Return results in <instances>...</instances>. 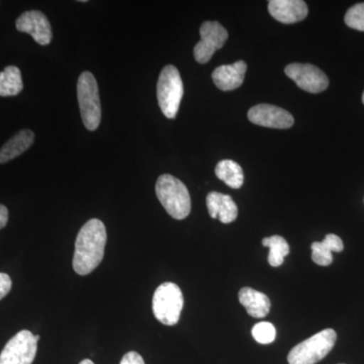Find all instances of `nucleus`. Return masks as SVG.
<instances>
[{
	"label": "nucleus",
	"instance_id": "f257e3e1",
	"mask_svg": "<svg viewBox=\"0 0 364 364\" xmlns=\"http://www.w3.org/2000/svg\"><path fill=\"white\" fill-rule=\"evenodd\" d=\"M107 244V230L100 220L92 219L81 228L75 242L73 268L79 275H87L100 264Z\"/></svg>",
	"mask_w": 364,
	"mask_h": 364
},
{
	"label": "nucleus",
	"instance_id": "f03ea898",
	"mask_svg": "<svg viewBox=\"0 0 364 364\" xmlns=\"http://www.w3.org/2000/svg\"><path fill=\"white\" fill-rule=\"evenodd\" d=\"M156 196L168 215L183 220L191 210V196L183 182L170 174H163L156 182Z\"/></svg>",
	"mask_w": 364,
	"mask_h": 364
},
{
	"label": "nucleus",
	"instance_id": "7ed1b4c3",
	"mask_svg": "<svg viewBox=\"0 0 364 364\" xmlns=\"http://www.w3.org/2000/svg\"><path fill=\"white\" fill-rule=\"evenodd\" d=\"M337 333L325 329L301 342L289 351V364H316L324 359L336 343Z\"/></svg>",
	"mask_w": 364,
	"mask_h": 364
},
{
	"label": "nucleus",
	"instance_id": "20e7f679",
	"mask_svg": "<svg viewBox=\"0 0 364 364\" xmlns=\"http://www.w3.org/2000/svg\"><path fill=\"white\" fill-rule=\"evenodd\" d=\"M77 97L81 117L85 128L95 131L102 119V105L97 79L90 72L85 71L79 76Z\"/></svg>",
	"mask_w": 364,
	"mask_h": 364
},
{
	"label": "nucleus",
	"instance_id": "39448f33",
	"mask_svg": "<svg viewBox=\"0 0 364 364\" xmlns=\"http://www.w3.org/2000/svg\"><path fill=\"white\" fill-rule=\"evenodd\" d=\"M183 92V82L176 67L165 66L157 83L158 105L165 117L168 119L176 117Z\"/></svg>",
	"mask_w": 364,
	"mask_h": 364
},
{
	"label": "nucleus",
	"instance_id": "423d86ee",
	"mask_svg": "<svg viewBox=\"0 0 364 364\" xmlns=\"http://www.w3.org/2000/svg\"><path fill=\"white\" fill-rule=\"evenodd\" d=\"M184 299L181 289L173 282H164L153 296V313L160 323L174 326L178 323Z\"/></svg>",
	"mask_w": 364,
	"mask_h": 364
},
{
	"label": "nucleus",
	"instance_id": "0eeeda50",
	"mask_svg": "<svg viewBox=\"0 0 364 364\" xmlns=\"http://www.w3.org/2000/svg\"><path fill=\"white\" fill-rule=\"evenodd\" d=\"M39 339V335H33L28 330L18 332L0 353V364H32Z\"/></svg>",
	"mask_w": 364,
	"mask_h": 364
},
{
	"label": "nucleus",
	"instance_id": "6e6552de",
	"mask_svg": "<svg viewBox=\"0 0 364 364\" xmlns=\"http://www.w3.org/2000/svg\"><path fill=\"white\" fill-rule=\"evenodd\" d=\"M200 41L193 49L198 63H208L215 51L221 49L228 40V32L219 21H205L200 28Z\"/></svg>",
	"mask_w": 364,
	"mask_h": 364
},
{
	"label": "nucleus",
	"instance_id": "1a4fd4ad",
	"mask_svg": "<svg viewBox=\"0 0 364 364\" xmlns=\"http://www.w3.org/2000/svg\"><path fill=\"white\" fill-rule=\"evenodd\" d=\"M284 73L287 77L294 80L301 90L306 92H322L329 86L327 75L312 64H289L284 69Z\"/></svg>",
	"mask_w": 364,
	"mask_h": 364
},
{
	"label": "nucleus",
	"instance_id": "9d476101",
	"mask_svg": "<svg viewBox=\"0 0 364 364\" xmlns=\"http://www.w3.org/2000/svg\"><path fill=\"white\" fill-rule=\"evenodd\" d=\"M248 119L257 126L272 129H289L294 123V117L286 109L267 104L251 107Z\"/></svg>",
	"mask_w": 364,
	"mask_h": 364
},
{
	"label": "nucleus",
	"instance_id": "9b49d317",
	"mask_svg": "<svg viewBox=\"0 0 364 364\" xmlns=\"http://www.w3.org/2000/svg\"><path fill=\"white\" fill-rule=\"evenodd\" d=\"M16 30L32 36L38 44L46 46L51 43L53 33L47 16L39 11H26L16 20Z\"/></svg>",
	"mask_w": 364,
	"mask_h": 364
},
{
	"label": "nucleus",
	"instance_id": "f8f14e48",
	"mask_svg": "<svg viewBox=\"0 0 364 364\" xmlns=\"http://www.w3.org/2000/svg\"><path fill=\"white\" fill-rule=\"evenodd\" d=\"M268 11L279 23L289 25L305 20L309 9L303 0H270Z\"/></svg>",
	"mask_w": 364,
	"mask_h": 364
},
{
	"label": "nucleus",
	"instance_id": "ddd939ff",
	"mask_svg": "<svg viewBox=\"0 0 364 364\" xmlns=\"http://www.w3.org/2000/svg\"><path fill=\"white\" fill-rule=\"evenodd\" d=\"M247 64L244 61H237L231 65L220 66L213 72V81L220 90H235L244 82Z\"/></svg>",
	"mask_w": 364,
	"mask_h": 364
},
{
	"label": "nucleus",
	"instance_id": "4468645a",
	"mask_svg": "<svg viewBox=\"0 0 364 364\" xmlns=\"http://www.w3.org/2000/svg\"><path fill=\"white\" fill-rule=\"evenodd\" d=\"M207 208L210 217L219 220L223 224H230L238 217V208L233 198L217 191L208 193Z\"/></svg>",
	"mask_w": 364,
	"mask_h": 364
},
{
	"label": "nucleus",
	"instance_id": "2eb2a0df",
	"mask_svg": "<svg viewBox=\"0 0 364 364\" xmlns=\"http://www.w3.org/2000/svg\"><path fill=\"white\" fill-rule=\"evenodd\" d=\"M239 301L251 317L257 318L267 317L272 306L267 294L251 287L241 289L239 291Z\"/></svg>",
	"mask_w": 364,
	"mask_h": 364
},
{
	"label": "nucleus",
	"instance_id": "dca6fc26",
	"mask_svg": "<svg viewBox=\"0 0 364 364\" xmlns=\"http://www.w3.org/2000/svg\"><path fill=\"white\" fill-rule=\"evenodd\" d=\"M312 259L320 267H328L333 262V252H342L344 249L341 238L335 234H328L322 242H314Z\"/></svg>",
	"mask_w": 364,
	"mask_h": 364
},
{
	"label": "nucleus",
	"instance_id": "f3484780",
	"mask_svg": "<svg viewBox=\"0 0 364 364\" xmlns=\"http://www.w3.org/2000/svg\"><path fill=\"white\" fill-rule=\"evenodd\" d=\"M35 141L31 130H21L11 136L0 149V163H6L25 153Z\"/></svg>",
	"mask_w": 364,
	"mask_h": 364
},
{
	"label": "nucleus",
	"instance_id": "a211bd4d",
	"mask_svg": "<svg viewBox=\"0 0 364 364\" xmlns=\"http://www.w3.org/2000/svg\"><path fill=\"white\" fill-rule=\"evenodd\" d=\"M215 172L218 178L224 181L231 188L238 189L243 186V169L233 160H222L215 166Z\"/></svg>",
	"mask_w": 364,
	"mask_h": 364
},
{
	"label": "nucleus",
	"instance_id": "6ab92c4d",
	"mask_svg": "<svg viewBox=\"0 0 364 364\" xmlns=\"http://www.w3.org/2000/svg\"><path fill=\"white\" fill-rule=\"evenodd\" d=\"M23 83L20 69L7 66L0 72V97H14L23 90Z\"/></svg>",
	"mask_w": 364,
	"mask_h": 364
},
{
	"label": "nucleus",
	"instance_id": "aec40b11",
	"mask_svg": "<svg viewBox=\"0 0 364 364\" xmlns=\"http://www.w3.org/2000/svg\"><path fill=\"white\" fill-rule=\"evenodd\" d=\"M262 245L269 248L268 262L272 267H279L284 262V257L289 255V245L282 236L267 237L262 240Z\"/></svg>",
	"mask_w": 364,
	"mask_h": 364
},
{
	"label": "nucleus",
	"instance_id": "412c9836",
	"mask_svg": "<svg viewBox=\"0 0 364 364\" xmlns=\"http://www.w3.org/2000/svg\"><path fill=\"white\" fill-rule=\"evenodd\" d=\"M252 336L260 344L272 343L277 337V329L269 322H260L252 328Z\"/></svg>",
	"mask_w": 364,
	"mask_h": 364
},
{
	"label": "nucleus",
	"instance_id": "4be33fe9",
	"mask_svg": "<svg viewBox=\"0 0 364 364\" xmlns=\"http://www.w3.org/2000/svg\"><path fill=\"white\" fill-rule=\"evenodd\" d=\"M344 20L349 28L364 32V4L351 6L345 14Z\"/></svg>",
	"mask_w": 364,
	"mask_h": 364
},
{
	"label": "nucleus",
	"instance_id": "5701e85b",
	"mask_svg": "<svg viewBox=\"0 0 364 364\" xmlns=\"http://www.w3.org/2000/svg\"><path fill=\"white\" fill-rule=\"evenodd\" d=\"M11 286L13 282L11 277L6 273L0 272V299H4L11 291Z\"/></svg>",
	"mask_w": 364,
	"mask_h": 364
},
{
	"label": "nucleus",
	"instance_id": "b1692460",
	"mask_svg": "<svg viewBox=\"0 0 364 364\" xmlns=\"http://www.w3.org/2000/svg\"><path fill=\"white\" fill-rule=\"evenodd\" d=\"M119 364H145V361H144L140 354L136 353L135 351H131L124 354Z\"/></svg>",
	"mask_w": 364,
	"mask_h": 364
},
{
	"label": "nucleus",
	"instance_id": "393cba45",
	"mask_svg": "<svg viewBox=\"0 0 364 364\" xmlns=\"http://www.w3.org/2000/svg\"><path fill=\"white\" fill-rule=\"evenodd\" d=\"M9 221V210L4 205H0V230L6 226Z\"/></svg>",
	"mask_w": 364,
	"mask_h": 364
},
{
	"label": "nucleus",
	"instance_id": "a878e982",
	"mask_svg": "<svg viewBox=\"0 0 364 364\" xmlns=\"http://www.w3.org/2000/svg\"><path fill=\"white\" fill-rule=\"evenodd\" d=\"M79 364H95L92 363V361L90 360V359H85V360L81 361Z\"/></svg>",
	"mask_w": 364,
	"mask_h": 364
},
{
	"label": "nucleus",
	"instance_id": "bb28decb",
	"mask_svg": "<svg viewBox=\"0 0 364 364\" xmlns=\"http://www.w3.org/2000/svg\"><path fill=\"white\" fill-rule=\"evenodd\" d=\"M363 105H364V92H363Z\"/></svg>",
	"mask_w": 364,
	"mask_h": 364
}]
</instances>
